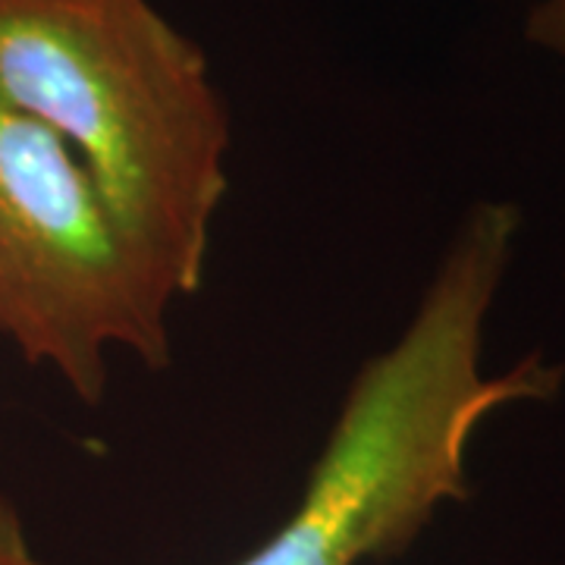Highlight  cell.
<instances>
[{
	"label": "cell",
	"mask_w": 565,
	"mask_h": 565,
	"mask_svg": "<svg viewBox=\"0 0 565 565\" xmlns=\"http://www.w3.org/2000/svg\"><path fill=\"white\" fill-rule=\"evenodd\" d=\"M522 214L481 202L452 236L399 340L359 367L302 497L236 565H362L403 556L444 503L468 500V444L487 415L546 403L565 367L527 355L481 371L484 321Z\"/></svg>",
	"instance_id": "cell-1"
},
{
	"label": "cell",
	"mask_w": 565,
	"mask_h": 565,
	"mask_svg": "<svg viewBox=\"0 0 565 565\" xmlns=\"http://www.w3.org/2000/svg\"><path fill=\"white\" fill-rule=\"evenodd\" d=\"M0 95L82 161L173 299L202 289L233 120L154 0H0Z\"/></svg>",
	"instance_id": "cell-2"
},
{
	"label": "cell",
	"mask_w": 565,
	"mask_h": 565,
	"mask_svg": "<svg viewBox=\"0 0 565 565\" xmlns=\"http://www.w3.org/2000/svg\"><path fill=\"white\" fill-rule=\"evenodd\" d=\"M173 302L66 141L0 95V337L98 405L114 352L170 364Z\"/></svg>",
	"instance_id": "cell-3"
},
{
	"label": "cell",
	"mask_w": 565,
	"mask_h": 565,
	"mask_svg": "<svg viewBox=\"0 0 565 565\" xmlns=\"http://www.w3.org/2000/svg\"><path fill=\"white\" fill-rule=\"evenodd\" d=\"M525 35L565 61V0H537L527 13Z\"/></svg>",
	"instance_id": "cell-4"
}]
</instances>
